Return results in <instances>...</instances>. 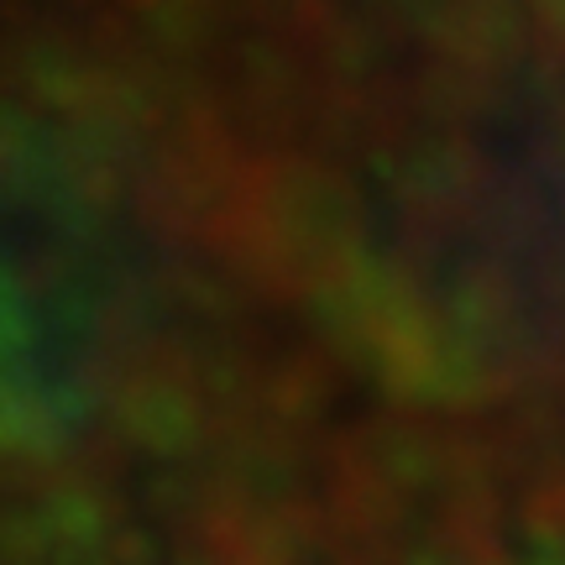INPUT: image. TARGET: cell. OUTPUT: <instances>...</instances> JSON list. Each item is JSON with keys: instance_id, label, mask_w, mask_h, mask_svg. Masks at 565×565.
I'll return each mask as SVG.
<instances>
[{"instance_id": "3957f363", "label": "cell", "mask_w": 565, "mask_h": 565, "mask_svg": "<svg viewBox=\"0 0 565 565\" xmlns=\"http://www.w3.org/2000/svg\"><path fill=\"white\" fill-rule=\"evenodd\" d=\"M487 565H565V545H524V550L498 555V561H487Z\"/></svg>"}, {"instance_id": "7a4b0ae2", "label": "cell", "mask_w": 565, "mask_h": 565, "mask_svg": "<svg viewBox=\"0 0 565 565\" xmlns=\"http://www.w3.org/2000/svg\"><path fill=\"white\" fill-rule=\"evenodd\" d=\"M147 246L105 147L0 95V450L74 435L137 335Z\"/></svg>"}, {"instance_id": "6da1fadb", "label": "cell", "mask_w": 565, "mask_h": 565, "mask_svg": "<svg viewBox=\"0 0 565 565\" xmlns=\"http://www.w3.org/2000/svg\"><path fill=\"white\" fill-rule=\"evenodd\" d=\"M351 173L356 263L398 341L456 383L565 351V162L498 100L393 105Z\"/></svg>"}]
</instances>
